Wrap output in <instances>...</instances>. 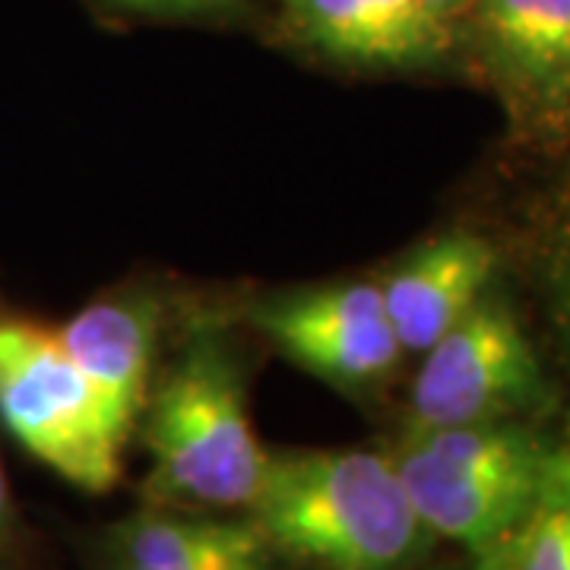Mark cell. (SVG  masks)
<instances>
[{
  "mask_svg": "<svg viewBox=\"0 0 570 570\" xmlns=\"http://www.w3.org/2000/svg\"><path fill=\"white\" fill-rule=\"evenodd\" d=\"M247 517L276 558L314 570H415L438 542L387 450L269 453Z\"/></svg>",
  "mask_w": 570,
  "mask_h": 570,
  "instance_id": "6da1fadb",
  "label": "cell"
},
{
  "mask_svg": "<svg viewBox=\"0 0 570 570\" xmlns=\"http://www.w3.org/2000/svg\"><path fill=\"white\" fill-rule=\"evenodd\" d=\"M434 539L469 554L508 546L570 479V453L527 419L406 428L387 450Z\"/></svg>",
  "mask_w": 570,
  "mask_h": 570,
  "instance_id": "7a4b0ae2",
  "label": "cell"
},
{
  "mask_svg": "<svg viewBox=\"0 0 570 570\" xmlns=\"http://www.w3.org/2000/svg\"><path fill=\"white\" fill-rule=\"evenodd\" d=\"M149 472L142 491L156 508L232 510L254 501L269 453L247 415L238 358L200 330L142 406Z\"/></svg>",
  "mask_w": 570,
  "mask_h": 570,
  "instance_id": "3957f363",
  "label": "cell"
},
{
  "mask_svg": "<svg viewBox=\"0 0 570 570\" xmlns=\"http://www.w3.org/2000/svg\"><path fill=\"white\" fill-rule=\"evenodd\" d=\"M0 422L70 485L89 494L118 485L124 444L55 330L0 321Z\"/></svg>",
  "mask_w": 570,
  "mask_h": 570,
  "instance_id": "277c9868",
  "label": "cell"
},
{
  "mask_svg": "<svg viewBox=\"0 0 570 570\" xmlns=\"http://www.w3.org/2000/svg\"><path fill=\"white\" fill-rule=\"evenodd\" d=\"M422 355L406 428L527 419L549 400L535 346L501 295L489 292Z\"/></svg>",
  "mask_w": 570,
  "mask_h": 570,
  "instance_id": "5b68a950",
  "label": "cell"
},
{
  "mask_svg": "<svg viewBox=\"0 0 570 570\" xmlns=\"http://www.w3.org/2000/svg\"><path fill=\"white\" fill-rule=\"evenodd\" d=\"M250 321L292 365L340 390L381 384L406 355L371 279L269 298L250 307Z\"/></svg>",
  "mask_w": 570,
  "mask_h": 570,
  "instance_id": "8992f818",
  "label": "cell"
},
{
  "mask_svg": "<svg viewBox=\"0 0 570 570\" xmlns=\"http://www.w3.org/2000/svg\"><path fill=\"white\" fill-rule=\"evenodd\" d=\"M475 51L517 118L570 127V0H472Z\"/></svg>",
  "mask_w": 570,
  "mask_h": 570,
  "instance_id": "52a82bcc",
  "label": "cell"
},
{
  "mask_svg": "<svg viewBox=\"0 0 570 570\" xmlns=\"http://www.w3.org/2000/svg\"><path fill=\"white\" fill-rule=\"evenodd\" d=\"M156 321L159 311L149 298L111 295L80 307L61 330H55L121 444L140 422L149 396Z\"/></svg>",
  "mask_w": 570,
  "mask_h": 570,
  "instance_id": "ba28073f",
  "label": "cell"
},
{
  "mask_svg": "<svg viewBox=\"0 0 570 570\" xmlns=\"http://www.w3.org/2000/svg\"><path fill=\"white\" fill-rule=\"evenodd\" d=\"M494 269L498 254L475 232H448L415 247L377 283L400 346H434L489 295Z\"/></svg>",
  "mask_w": 570,
  "mask_h": 570,
  "instance_id": "9c48e42d",
  "label": "cell"
},
{
  "mask_svg": "<svg viewBox=\"0 0 570 570\" xmlns=\"http://www.w3.org/2000/svg\"><path fill=\"white\" fill-rule=\"evenodd\" d=\"M298 39L362 67H425L453 48V26L425 0H283Z\"/></svg>",
  "mask_w": 570,
  "mask_h": 570,
  "instance_id": "30bf717a",
  "label": "cell"
},
{
  "mask_svg": "<svg viewBox=\"0 0 570 570\" xmlns=\"http://www.w3.org/2000/svg\"><path fill=\"white\" fill-rule=\"evenodd\" d=\"M111 568L194 570L276 554L254 520H216L178 508L140 510L105 535Z\"/></svg>",
  "mask_w": 570,
  "mask_h": 570,
  "instance_id": "8fae6325",
  "label": "cell"
},
{
  "mask_svg": "<svg viewBox=\"0 0 570 570\" xmlns=\"http://www.w3.org/2000/svg\"><path fill=\"white\" fill-rule=\"evenodd\" d=\"M510 570H570V479L513 535Z\"/></svg>",
  "mask_w": 570,
  "mask_h": 570,
  "instance_id": "7c38bea8",
  "label": "cell"
},
{
  "mask_svg": "<svg viewBox=\"0 0 570 570\" xmlns=\"http://www.w3.org/2000/svg\"><path fill=\"white\" fill-rule=\"evenodd\" d=\"M118 3L146 13H190V10H213L232 0H118Z\"/></svg>",
  "mask_w": 570,
  "mask_h": 570,
  "instance_id": "4fadbf2b",
  "label": "cell"
},
{
  "mask_svg": "<svg viewBox=\"0 0 570 570\" xmlns=\"http://www.w3.org/2000/svg\"><path fill=\"white\" fill-rule=\"evenodd\" d=\"M425 3L438 20H444L448 26H453V29L466 20L469 7H472V0H425Z\"/></svg>",
  "mask_w": 570,
  "mask_h": 570,
  "instance_id": "5bb4252c",
  "label": "cell"
},
{
  "mask_svg": "<svg viewBox=\"0 0 570 570\" xmlns=\"http://www.w3.org/2000/svg\"><path fill=\"white\" fill-rule=\"evenodd\" d=\"M513 542V539H510ZM510 542L501 549H491L485 554H469L466 568L456 570H510Z\"/></svg>",
  "mask_w": 570,
  "mask_h": 570,
  "instance_id": "9a60e30c",
  "label": "cell"
},
{
  "mask_svg": "<svg viewBox=\"0 0 570 570\" xmlns=\"http://www.w3.org/2000/svg\"><path fill=\"white\" fill-rule=\"evenodd\" d=\"M558 326H561V343L570 362V269L558 279Z\"/></svg>",
  "mask_w": 570,
  "mask_h": 570,
  "instance_id": "2e32d148",
  "label": "cell"
},
{
  "mask_svg": "<svg viewBox=\"0 0 570 570\" xmlns=\"http://www.w3.org/2000/svg\"><path fill=\"white\" fill-rule=\"evenodd\" d=\"M10 527H13V494H10V482H7V472L0 463V542L7 539Z\"/></svg>",
  "mask_w": 570,
  "mask_h": 570,
  "instance_id": "e0dca14e",
  "label": "cell"
},
{
  "mask_svg": "<svg viewBox=\"0 0 570 570\" xmlns=\"http://www.w3.org/2000/svg\"><path fill=\"white\" fill-rule=\"evenodd\" d=\"M111 570H130V568H111ZM194 570H276V554H264V558H250V561L213 564V568H194Z\"/></svg>",
  "mask_w": 570,
  "mask_h": 570,
  "instance_id": "ac0fdd59",
  "label": "cell"
}]
</instances>
